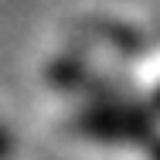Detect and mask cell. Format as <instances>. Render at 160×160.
Instances as JSON below:
<instances>
[{
  "mask_svg": "<svg viewBox=\"0 0 160 160\" xmlns=\"http://www.w3.org/2000/svg\"><path fill=\"white\" fill-rule=\"evenodd\" d=\"M14 153H17V136L10 126L0 123V160H14Z\"/></svg>",
  "mask_w": 160,
  "mask_h": 160,
  "instance_id": "obj_2",
  "label": "cell"
},
{
  "mask_svg": "<svg viewBox=\"0 0 160 160\" xmlns=\"http://www.w3.org/2000/svg\"><path fill=\"white\" fill-rule=\"evenodd\" d=\"M150 106H153V112H157V116H160V89H157V92H153V102H150Z\"/></svg>",
  "mask_w": 160,
  "mask_h": 160,
  "instance_id": "obj_4",
  "label": "cell"
},
{
  "mask_svg": "<svg viewBox=\"0 0 160 160\" xmlns=\"http://www.w3.org/2000/svg\"><path fill=\"white\" fill-rule=\"evenodd\" d=\"M75 129L102 147H147L157 136V112L133 96H99L75 112Z\"/></svg>",
  "mask_w": 160,
  "mask_h": 160,
  "instance_id": "obj_1",
  "label": "cell"
},
{
  "mask_svg": "<svg viewBox=\"0 0 160 160\" xmlns=\"http://www.w3.org/2000/svg\"><path fill=\"white\" fill-rule=\"evenodd\" d=\"M147 157H150V160H160V136H153V140L147 143Z\"/></svg>",
  "mask_w": 160,
  "mask_h": 160,
  "instance_id": "obj_3",
  "label": "cell"
}]
</instances>
